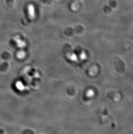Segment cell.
Returning a JSON list of instances; mask_svg holds the SVG:
<instances>
[{"label": "cell", "mask_w": 133, "mask_h": 134, "mask_svg": "<svg viewBox=\"0 0 133 134\" xmlns=\"http://www.w3.org/2000/svg\"><path fill=\"white\" fill-rule=\"evenodd\" d=\"M18 86H18V88L20 89V90H23V86L22 84V83H18Z\"/></svg>", "instance_id": "cell-6"}, {"label": "cell", "mask_w": 133, "mask_h": 134, "mask_svg": "<svg viewBox=\"0 0 133 134\" xmlns=\"http://www.w3.org/2000/svg\"><path fill=\"white\" fill-rule=\"evenodd\" d=\"M27 12L29 18L30 20H33L36 18V10L32 4H30L27 6Z\"/></svg>", "instance_id": "cell-1"}, {"label": "cell", "mask_w": 133, "mask_h": 134, "mask_svg": "<svg viewBox=\"0 0 133 134\" xmlns=\"http://www.w3.org/2000/svg\"><path fill=\"white\" fill-rule=\"evenodd\" d=\"M70 59H72V61H75L77 59V56L75 54H72L70 55Z\"/></svg>", "instance_id": "cell-5"}, {"label": "cell", "mask_w": 133, "mask_h": 134, "mask_svg": "<svg viewBox=\"0 0 133 134\" xmlns=\"http://www.w3.org/2000/svg\"><path fill=\"white\" fill-rule=\"evenodd\" d=\"M86 54H85V53L84 52H82L80 54V58L81 59H86Z\"/></svg>", "instance_id": "cell-4"}, {"label": "cell", "mask_w": 133, "mask_h": 134, "mask_svg": "<svg viewBox=\"0 0 133 134\" xmlns=\"http://www.w3.org/2000/svg\"><path fill=\"white\" fill-rule=\"evenodd\" d=\"M14 40L16 43V44L17 45V46L20 48H23L25 47L27 45L26 42L24 40H22L20 38V37L18 36L15 37Z\"/></svg>", "instance_id": "cell-2"}, {"label": "cell", "mask_w": 133, "mask_h": 134, "mask_svg": "<svg viewBox=\"0 0 133 134\" xmlns=\"http://www.w3.org/2000/svg\"><path fill=\"white\" fill-rule=\"evenodd\" d=\"M16 56H17V57L19 59H23L26 56V53L24 51H23V50L19 51L18 53Z\"/></svg>", "instance_id": "cell-3"}]
</instances>
